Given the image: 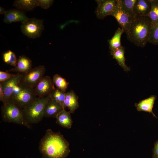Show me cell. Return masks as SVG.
<instances>
[{
    "label": "cell",
    "mask_w": 158,
    "mask_h": 158,
    "mask_svg": "<svg viewBox=\"0 0 158 158\" xmlns=\"http://www.w3.org/2000/svg\"><path fill=\"white\" fill-rule=\"evenodd\" d=\"M69 146L60 131L49 129L41 139L38 148L43 158H66L70 152Z\"/></svg>",
    "instance_id": "obj_1"
},
{
    "label": "cell",
    "mask_w": 158,
    "mask_h": 158,
    "mask_svg": "<svg viewBox=\"0 0 158 158\" xmlns=\"http://www.w3.org/2000/svg\"><path fill=\"white\" fill-rule=\"evenodd\" d=\"M152 28L151 21L147 16H136L126 33V37L135 45L144 47L148 42Z\"/></svg>",
    "instance_id": "obj_2"
},
{
    "label": "cell",
    "mask_w": 158,
    "mask_h": 158,
    "mask_svg": "<svg viewBox=\"0 0 158 158\" xmlns=\"http://www.w3.org/2000/svg\"><path fill=\"white\" fill-rule=\"evenodd\" d=\"M49 95L37 99L32 104L23 109L24 118L29 125L37 123L44 117L45 105L49 99Z\"/></svg>",
    "instance_id": "obj_3"
},
{
    "label": "cell",
    "mask_w": 158,
    "mask_h": 158,
    "mask_svg": "<svg viewBox=\"0 0 158 158\" xmlns=\"http://www.w3.org/2000/svg\"><path fill=\"white\" fill-rule=\"evenodd\" d=\"M1 117L5 122L12 123L29 128L30 125L25 120L22 109L10 99L3 104L1 109Z\"/></svg>",
    "instance_id": "obj_4"
},
{
    "label": "cell",
    "mask_w": 158,
    "mask_h": 158,
    "mask_svg": "<svg viewBox=\"0 0 158 158\" xmlns=\"http://www.w3.org/2000/svg\"><path fill=\"white\" fill-rule=\"evenodd\" d=\"M37 98L33 88L20 83L15 88L10 99L23 109L32 104Z\"/></svg>",
    "instance_id": "obj_5"
},
{
    "label": "cell",
    "mask_w": 158,
    "mask_h": 158,
    "mask_svg": "<svg viewBox=\"0 0 158 158\" xmlns=\"http://www.w3.org/2000/svg\"><path fill=\"white\" fill-rule=\"evenodd\" d=\"M20 30L28 37L35 39L39 37L44 30L43 20L35 18H29L22 22Z\"/></svg>",
    "instance_id": "obj_6"
},
{
    "label": "cell",
    "mask_w": 158,
    "mask_h": 158,
    "mask_svg": "<svg viewBox=\"0 0 158 158\" xmlns=\"http://www.w3.org/2000/svg\"><path fill=\"white\" fill-rule=\"evenodd\" d=\"M46 68L44 65H40L32 69L23 74L20 83L34 88L44 76Z\"/></svg>",
    "instance_id": "obj_7"
},
{
    "label": "cell",
    "mask_w": 158,
    "mask_h": 158,
    "mask_svg": "<svg viewBox=\"0 0 158 158\" xmlns=\"http://www.w3.org/2000/svg\"><path fill=\"white\" fill-rule=\"evenodd\" d=\"M116 1V7L111 16L115 18L120 28L126 33L130 28L134 18L123 9L120 0Z\"/></svg>",
    "instance_id": "obj_8"
},
{
    "label": "cell",
    "mask_w": 158,
    "mask_h": 158,
    "mask_svg": "<svg viewBox=\"0 0 158 158\" xmlns=\"http://www.w3.org/2000/svg\"><path fill=\"white\" fill-rule=\"evenodd\" d=\"M22 74L17 73L7 80L0 82L4 97L3 104L7 102L16 87L20 83Z\"/></svg>",
    "instance_id": "obj_9"
},
{
    "label": "cell",
    "mask_w": 158,
    "mask_h": 158,
    "mask_svg": "<svg viewBox=\"0 0 158 158\" xmlns=\"http://www.w3.org/2000/svg\"><path fill=\"white\" fill-rule=\"evenodd\" d=\"M55 88L53 80L47 75L44 76L33 88L35 95L42 98L47 96Z\"/></svg>",
    "instance_id": "obj_10"
},
{
    "label": "cell",
    "mask_w": 158,
    "mask_h": 158,
    "mask_svg": "<svg viewBox=\"0 0 158 158\" xmlns=\"http://www.w3.org/2000/svg\"><path fill=\"white\" fill-rule=\"evenodd\" d=\"M97 6L95 13L97 18L103 19L108 16H111L116 4V0H98L96 1Z\"/></svg>",
    "instance_id": "obj_11"
},
{
    "label": "cell",
    "mask_w": 158,
    "mask_h": 158,
    "mask_svg": "<svg viewBox=\"0 0 158 158\" xmlns=\"http://www.w3.org/2000/svg\"><path fill=\"white\" fill-rule=\"evenodd\" d=\"M28 18L23 11L13 8L6 11L3 20L5 23L10 24L18 22H22Z\"/></svg>",
    "instance_id": "obj_12"
},
{
    "label": "cell",
    "mask_w": 158,
    "mask_h": 158,
    "mask_svg": "<svg viewBox=\"0 0 158 158\" xmlns=\"http://www.w3.org/2000/svg\"><path fill=\"white\" fill-rule=\"evenodd\" d=\"M32 62L30 59L24 55L19 56L17 59L16 66L6 72H13L21 74H24L32 68Z\"/></svg>",
    "instance_id": "obj_13"
},
{
    "label": "cell",
    "mask_w": 158,
    "mask_h": 158,
    "mask_svg": "<svg viewBox=\"0 0 158 158\" xmlns=\"http://www.w3.org/2000/svg\"><path fill=\"white\" fill-rule=\"evenodd\" d=\"M64 109V107L60 104L49 99L45 106L44 117L56 118L58 114Z\"/></svg>",
    "instance_id": "obj_14"
},
{
    "label": "cell",
    "mask_w": 158,
    "mask_h": 158,
    "mask_svg": "<svg viewBox=\"0 0 158 158\" xmlns=\"http://www.w3.org/2000/svg\"><path fill=\"white\" fill-rule=\"evenodd\" d=\"M156 96L154 95H151L149 97L142 100L138 103H135V106L137 110L139 111H143L151 113L154 117L157 118L153 113V108Z\"/></svg>",
    "instance_id": "obj_15"
},
{
    "label": "cell",
    "mask_w": 158,
    "mask_h": 158,
    "mask_svg": "<svg viewBox=\"0 0 158 158\" xmlns=\"http://www.w3.org/2000/svg\"><path fill=\"white\" fill-rule=\"evenodd\" d=\"M65 96L64 108H67L69 112L71 114H73L79 107L78 101V97L72 90L65 93Z\"/></svg>",
    "instance_id": "obj_16"
},
{
    "label": "cell",
    "mask_w": 158,
    "mask_h": 158,
    "mask_svg": "<svg viewBox=\"0 0 158 158\" xmlns=\"http://www.w3.org/2000/svg\"><path fill=\"white\" fill-rule=\"evenodd\" d=\"M151 8V4L149 0H136L134 12L136 16H147Z\"/></svg>",
    "instance_id": "obj_17"
},
{
    "label": "cell",
    "mask_w": 158,
    "mask_h": 158,
    "mask_svg": "<svg viewBox=\"0 0 158 158\" xmlns=\"http://www.w3.org/2000/svg\"><path fill=\"white\" fill-rule=\"evenodd\" d=\"M71 114L69 111L63 109L56 118V123L63 128H71L73 123Z\"/></svg>",
    "instance_id": "obj_18"
},
{
    "label": "cell",
    "mask_w": 158,
    "mask_h": 158,
    "mask_svg": "<svg viewBox=\"0 0 158 158\" xmlns=\"http://www.w3.org/2000/svg\"><path fill=\"white\" fill-rule=\"evenodd\" d=\"M110 54L113 56V58L116 59L118 64L126 71L130 70V68L125 64L126 59L124 55V47H121L115 50L110 51Z\"/></svg>",
    "instance_id": "obj_19"
},
{
    "label": "cell",
    "mask_w": 158,
    "mask_h": 158,
    "mask_svg": "<svg viewBox=\"0 0 158 158\" xmlns=\"http://www.w3.org/2000/svg\"><path fill=\"white\" fill-rule=\"evenodd\" d=\"M13 6L23 11H30L37 6V0H16Z\"/></svg>",
    "instance_id": "obj_20"
},
{
    "label": "cell",
    "mask_w": 158,
    "mask_h": 158,
    "mask_svg": "<svg viewBox=\"0 0 158 158\" xmlns=\"http://www.w3.org/2000/svg\"><path fill=\"white\" fill-rule=\"evenodd\" d=\"M123 32H124L123 30L120 27H118L115 31L111 39L108 40L110 51L115 50L122 46L121 42V38Z\"/></svg>",
    "instance_id": "obj_21"
},
{
    "label": "cell",
    "mask_w": 158,
    "mask_h": 158,
    "mask_svg": "<svg viewBox=\"0 0 158 158\" xmlns=\"http://www.w3.org/2000/svg\"><path fill=\"white\" fill-rule=\"evenodd\" d=\"M151 4L150 11L147 15L152 24V28L158 25V0H149Z\"/></svg>",
    "instance_id": "obj_22"
},
{
    "label": "cell",
    "mask_w": 158,
    "mask_h": 158,
    "mask_svg": "<svg viewBox=\"0 0 158 158\" xmlns=\"http://www.w3.org/2000/svg\"><path fill=\"white\" fill-rule=\"evenodd\" d=\"M52 80L54 85L57 88L66 93L69 83L65 78L59 74H56L54 76Z\"/></svg>",
    "instance_id": "obj_23"
},
{
    "label": "cell",
    "mask_w": 158,
    "mask_h": 158,
    "mask_svg": "<svg viewBox=\"0 0 158 158\" xmlns=\"http://www.w3.org/2000/svg\"><path fill=\"white\" fill-rule=\"evenodd\" d=\"M120 0L123 9L134 18L136 16L134 13V8L136 0Z\"/></svg>",
    "instance_id": "obj_24"
},
{
    "label": "cell",
    "mask_w": 158,
    "mask_h": 158,
    "mask_svg": "<svg viewBox=\"0 0 158 158\" xmlns=\"http://www.w3.org/2000/svg\"><path fill=\"white\" fill-rule=\"evenodd\" d=\"M65 96V93L57 88H55L49 95L50 99L56 101L64 107V103Z\"/></svg>",
    "instance_id": "obj_25"
},
{
    "label": "cell",
    "mask_w": 158,
    "mask_h": 158,
    "mask_svg": "<svg viewBox=\"0 0 158 158\" xmlns=\"http://www.w3.org/2000/svg\"><path fill=\"white\" fill-rule=\"evenodd\" d=\"M4 61L6 63L15 67L16 66L17 59L15 53L10 50L4 53L3 54Z\"/></svg>",
    "instance_id": "obj_26"
},
{
    "label": "cell",
    "mask_w": 158,
    "mask_h": 158,
    "mask_svg": "<svg viewBox=\"0 0 158 158\" xmlns=\"http://www.w3.org/2000/svg\"><path fill=\"white\" fill-rule=\"evenodd\" d=\"M147 42L154 45H158V25L152 28Z\"/></svg>",
    "instance_id": "obj_27"
},
{
    "label": "cell",
    "mask_w": 158,
    "mask_h": 158,
    "mask_svg": "<svg viewBox=\"0 0 158 158\" xmlns=\"http://www.w3.org/2000/svg\"><path fill=\"white\" fill-rule=\"evenodd\" d=\"M53 2L52 0H37V6L47 9L51 6Z\"/></svg>",
    "instance_id": "obj_28"
},
{
    "label": "cell",
    "mask_w": 158,
    "mask_h": 158,
    "mask_svg": "<svg viewBox=\"0 0 158 158\" xmlns=\"http://www.w3.org/2000/svg\"><path fill=\"white\" fill-rule=\"evenodd\" d=\"M14 74L10 73L8 72L0 71V82H2L7 80Z\"/></svg>",
    "instance_id": "obj_29"
},
{
    "label": "cell",
    "mask_w": 158,
    "mask_h": 158,
    "mask_svg": "<svg viewBox=\"0 0 158 158\" xmlns=\"http://www.w3.org/2000/svg\"><path fill=\"white\" fill-rule=\"evenodd\" d=\"M152 149V158H158V140L154 143Z\"/></svg>",
    "instance_id": "obj_30"
},
{
    "label": "cell",
    "mask_w": 158,
    "mask_h": 158,
    "mask_svg": "<svg viewBox=\"0 0 158 158\" xmlns=\"http://www.w3.org/2000/svg\"><path fill=\"white\" fill-rule=\"evenodd\" d=\"M4 95L1 85L0 84V101L3 103L4 102Z\"/></svg>",
    "instance_id": "obj_31"
},
{
    "label": "cell",
    "mask_w": 158,
    "mask_h": 158,
    "mask_svg": "<svg viewBox=\"0 0 158 158\" xmlns=\"http://www.w3.org/2000/svg\"><path fill=\"white\" fill-rule=\"evenodd\" d=\"M6 11L4 8L1 6H0V14L4 15L5 14Z\"/></svg>",
    "instance_id": "obj_32"
}]
</instances>
